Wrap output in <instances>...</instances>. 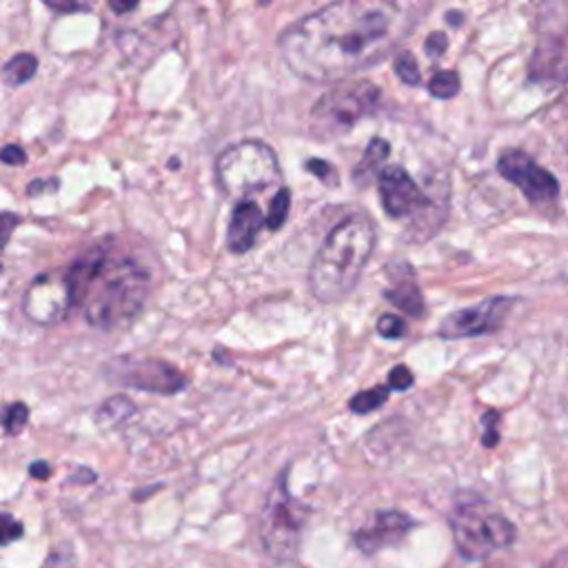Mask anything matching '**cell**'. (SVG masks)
<instances>
[{
    "instance_id": "cell-24",
    "label": "cell",
    "mask_w": 568,
    "mask_h": 568,
    "mask_svg": "<svg viewBox=\"0 0 568 568\" xmlns=\"http://www.w3.org/2000/svg\"><path fill=\"white\" fill-rule=\"evenodd\" d=\"M27 419H29V408H27L24 404H20V402L9 404V406L4 408V413H2V426H4V430L11 433V435L20 433V430L24 428Z\"/></svg>"
},
{
    "instance_id": "cell-11",
    "label": "cell",
    "mask_w": 568,
    "mask_h": 568,
    "mask_svg": "<svg viewBox=\"0 0 568 568\" xmlns=\"http://www.w3.org/2000/svg\"><path fill=\"white\" fill-rule=\"evenodd\" d=\"M510 306H513L510 297H488L479 304L459 308L444 317V322L439 324V335L446 339H459V337L490 333L501 324Z\"/></svg>"
},
{
    "instance_id": "cell-28",
    "label": "cell",
    "mask_w": 568,
    "mask_h": 568,
    "mask_svg": "<svg viewBox=\"0 0 568 568\" xmlns=\"http://www.w3.org/2000/svg\"><path fill=\"white\" fill-rule=\"evenodd\" d=\"M413 384V373L408 366H395L390 373H388V386L395 388V390H406L408 386Z\"/></svg>"
},
{
    "instance_id": "cell-36",
    "label": "cell",
    "mask_w": 568,
    "mask_h": 568,
    "mask_svg": "<svg viewBox=\"0 0 568 568\" xmlns=\"http://www.w3.org/2000/svg\"><path fill=\"white\" fill-rule=\"evenodd\" d=\"M464 20V16L459 11H448V22L450 24H459Z\"/></svg>"
},
{
    "instance_id": "cell-15",
    "label": "cell",
    "mask_w": 568,
    "mask_h": 568,
    "mask_svg": "<svg viewBox=\"0 0 568 568\" xmlns=\"http://www.w3.org/2000/svg\"><path fill=\"white\" fill-rule=\"evenodd\" d=\"M264 222H266V217L257 202H253V200L235 202V209H233V215L229 222V233H226L229 248L233 253H246L255 244L257 233Z\"/></svg>"
},
{
    "instance_id": "cell-23",
    "label": "cell",
    "mask_w": 568,
    "mask_h": 568,
    "mask_svg": "<svg viewBox=\"0 0 568 568\" xmlns=\"http://www.w3.org/2000/svg\"><path fill=\"white\" fill-rule=\"evenodd\" d=\"M133 408H135V406H133L126 397L118 395V397H111L109 402H104V404L98 408L95 417L106 419V422H120L122 417L131 415V413H133Z\"/></svg>"
},
{
    "instance_id": "cell-25",
    "label": "cell",
    "mask_w": 568,
    "mask_h": 568,
    "mask_svg": "<svg viewBox=\"0 0 568 568\" xmlns=\"http://www.w3.org/2000/svg\"><path fill=\"white\" fill-rule=\"evenodd\" d=\"M22 535H24L22 524L9 513H0V546H7L11 541L20 539Z\"/></svg>"
},
{
    "instance_id": "cell-18",
    "label": "cell",
    "mask_w": 568,
    "mask_h": 568,
    "mask_svg": "<svg viewBox=\"0 0 568 568\" xmlns=\"http://www.w3.org/2000/svg\"><path fill=\"white\" fill-rule=\"evenodd\" d=\"M36 69H38L36 55H31V53H27V51H20V53H16L9 62H4L2 75H4V82H7V84L18 87V84L31 80L33 73H36Z\"/></svg>"
},
{
    "instance_id": "cell-3",
    "label": "cell",
    "mask_w": 568,
    "mask_h": 568,
    "mask_svg": "<svg viewBox=\"0 0 568 568\" xmlns=\"http://www.w3.org/2000/svg\"><path fill=\"white\" fill-rule=\"evenodd\" d=\"M373 246L375 224L366 213L357 211L339 220L311 262V293L326 304L344 300L355 288Z\"/></svg>"
},
{
    "instance_id": "cell-16",
    "label": "cell",
    "mask_w": 568,
    "mask_h": 568,
    "mask_svg": "<svg viewBox=\"0 0 568 568\" xmlns=\"http://www.w3.org/2000/svg\"><path fill=\"white\" fill-rule=\"evenodd\" d=\"M390 144L384 138H373L359 160V164L353 169V180L357 184H366L373 180V175L382 173V162L388 158Z\"/></svg>"
},
{
    "instance_id": "cell-22",
    "label": "cell",
    "mask_w": 568,
    "mask_h": 568,
    "mask_svg": "<svg viewBox=\"0 0 568 568\" xmlns=\"http://www.w3.org/2000/svg\"><path fill=\"white\" fill-rule=\"evenodd\" d=\"M393 69L397 73V78L410 87L419 84L422 82V75H419V64L415 60V55L410 51H399L395 53L393 58Z\"/></svg>"
},
{
    "instance_id": "cell-17",
    "label": "cell",
    "mask_w": 568,
    "mask_h": 568,
    "mask_svg": "<svg viewBox=\"0 0 568 568\" xmlns=\"http://www.w3.org/2000/svg\"><path fill=\"white\" fill-rule=\"evenodd\" d=\"M384 297L390 300L397 308H402L404 313H408L413 317L424 315V297H422L419 286L413 280H399L395 286L384 291Z\"/></svg>"
},
{
    "instance_id": "cell-29",
    "label": "cell",
    "mask_w": 568,
    "mask_h": 568,
    "mask_svg": "<svg viewBox=\"0 0 568 568\" xmlns=\"http://www.w3.org/2000/svg\"><path fill=\"white\" fill-rule=\"evenodd\" d=\"M0 160H2L4 164L20 166V164L27 162V155H24V151H22L18 144H9V146L0 149Z\"/></svg>"
},
{
    "instance_id": "cell-19",
    "label": "cell",
    "mask_w": 568,
    "mask_h": 568,
    "mask_svg": "<svg viewBox=\"0 0 568 568\" xmlns=\"http://www.w3.org/2000/svg\"><path fill=\"white\" fill-rule=\"evenodd\" d=\"M386 399H388V388H386V386H375V388L362 390V393H357L355 397H351L348 406H351L353 413L364 415V413H371V410L379 408Z\"/></svg>"
},
{
    "instance_id": "cell-13",
    "label": "cell",
    "mask_w": 568,
    "mask_h": 568,
    "mask_svg": "<svg viewBox=\"0 0 568 568\" xmlns=\"http://www.w3.org/2000/svg\"><path fill=\"white\" fill-rule=\"evenodd\" d=\"M410 528H413V519L406 513L379 510L355 530L353 541L364 555H373V552H379L382 548L399 544Z\"/></svg>"
},
{
    "instance_id": "cell-6",
    "label": "cell",
    "mask_w": 568,
    "mask_h": 568,
    "mask_svg": "<svg viewBox=\"0 0 568 568\" xmlns=\"http://www.w3.org/2000/svg\"><path fill=\"white\" fill-rule=\"evenodd\" d=\"M379 102V89L373 82H353L326 91L311 109L308 129L320 140L344 135L357 120L373 113Z\"/></svg>"
},
{
    "instance_id": "cell-21",
    "label": "cell",
    "mask_w": 568,
    "mask_h": 568,
    "mask_svg": "<svg viewBox=\"0 0 568 568\" xmlns=\"http://www.w3.org/2000/svg\"><path fill=\"white\" fill-rule=\"evenodd\" d=\"M288 209H291V193H288L286 186H280L277 193L271 200V206H268V213H266V226L271 231H277L286 222Z\"/></svg>"
},
{
    "instance_id": "cell-33",
    "label": "cell",
    "mask_w": 568,
    "mask_h": 568,
    "mask_svg": "<svg viewBox=\"0 0 568 568\" xmlns=\"http://www.w3.org/2000/svg\"><path fill=\"white\" fill-rule=\"evenodd\" d=\"M29 473H31L36 479H44V477L51 475V468H49L44 462H33L31 468H29Z\"/></svg>"
},
{
    "instance_id": "cell-35",
    "label": "cell",
    "mask_w": 568,
    "mask_h": 568,
    "mask_svg": "<svg viewBox=\"0 0 568 568\" xmlns=\"http://www.w3.org/2000/svg\"><path fill=\"white\" fill-rule=\"evenodd\" d=\"M47 7H51L53 11H78V9H82L80 4H53V2H47Z\"/></svg>"
},
{
    "instance_id": "cell-10",
    "label": "cell",
    "mask_w": 568,
    "mask_h": 568,
    "mask_svg": "<svg viewBox=\"0 0 568 568\" xmlns=\"http://www.w3.org/2000/svg\"><path fill=\"white\" fill-rule=\"evenodd\" d=\"M69 306H73V302L64 271L38 275L29 284L22 304L24 315L38 324L60 322L67 315Z\"/></svg>"
},
{
    "instance_id": "cell-20",
    "label": "cell",
    "mask_w": 568,
    "mask_h": 568,
    "mask_svg": "<svg viewBox=\"0 0 568 568\" xmlns=\"http://www.w3.org/2000/svg\"><path fill=\"white\" fill-rule=\"evenodd\" d=\"M428 91L435 98L448 100L453 95L459 93V75L457 71H437L433 73V78L428 80Z\"/></svg>"
},
{
    "instance_id": "cell-9",
    "label": "cell",
    "mask_w": 568,
    "mask_h": 568,
    "mask_svg": "<svg viewBox=\"0 0 568 568\" xmlns=\"http://www.w3.org/2000/svg\"><path fill=\"white\" fill-rule=\"evenodd\" d=\"M497 171L535 204L550 202L559 193L557 178L524 151H504L497 160Z\"/></svg>"
},
{
    "instance_id": "cell-31",
    "label": "cell",
    "mask_w": 568,
    "mask_h": 568,
    "mask_svg": "<svg viewBox=\"0 0 568 568\" xmlns=\"http://www.w3.org/2000/svg\"><path fill=\"white\" fill-rule=\"evenodd\" d=\"M481 419H484V424H486V430H484V444H486V446H495V444H497V439H499V433L495 430V424H493V422L497 419V415H495V413H486Z\"/></svg>"
},
{
    "instance_id": "cell-1",
    "label": "cell",
    "mask_w": 568,
    "mask_h": 568,
    "mask_svg": "<svg viewBox=\"0 0 568 568\" xmlns=\"http://www.w3.org/2000/svg\"><path fill=\"white\" fill-rule=\"evenodd\" d=\"M422 9L382 0L331 2L291 24L280 38V51L302 80L335 82L393 53Z\"/></svg>"
},
{
    "instance_id": "cell-7",
    "label": "cell",
    "mask_w": 568,
    "mask_h": 568,
    "mask_svg": "<svg viewBox=\"0 0 568 568\" xmlns=\"http://www.w3.org/2000/svg\"><path fill=\"white\" fill-rule=\"evenodd\" d=\"M306 513V506L288 495L282 475L273 484L260 515V539L271 557L282 559L295 552L297 535L302 530Z\"/></svg>"
},
{
    "instance_id": "cell-12",
    "label": "cell",
    "mask_w": 568,
    "mask_h": 568,
    "mask_svg": "<svg viewBox=\"0 0 568 568\" xmlns=\"http://www.w3.org/2000/svg\"><path fill=\"white\" fill-rule=\"evenodd\" d=\"M377 189L382 206L390 217H408L428 202L417 182L397 164L382 169L377 175Z\"/></svg>"
},
{
    "instance_id": "cell-34",
    "label": "cell",
    "mask_w": 568,
    "mask_h": 568,
    "mask_svg": "<svg viewBox=\"0 0 568 568\" xmlns=\"http://www.w3.org/2000/svg\"><path fill=\"white\" fill-rule=\"evenodd\" d=\"M109 7L115 11V13H124V11H133L135 7H138V2L135 0H131V2H109Z\"/></svg>"
},
{
    "instance_id": "cell-14",
    "label": "cell",
    "mask_w": 568,
    "mask_h": 568,
    "mask_svg": "<svg viewBox=\"0 0 568 568\" xmlns=\"http://www.w3.org/2000/svg\"><path fill=\"white\" fill-rule=\"evenodd\" d=\"M530 78L555 82L568 78V36L546 33L539 38L530 60Z\"/></svg>"
},
{
    "instance_id": "cell-5",
    "label": "cell",
    "mask_w": 568,
    "mask_h": 568,
    "mask_svg": "<svg viewBox=\"0 0 568 568\" xmlns=\"http://www.w3.org/2000/svg\"><path fill=\"white\" fill-rule=\"evenodd\" d=\"M455 548L468 561L486 559L515 541V526L499 510L486 504H459L450 517Z\"/></svg>"
},
{
    "instance_id": "cell-27",
    "label": "cell",
    "mask_w": 568,
    "mask_h": 568,
    "mask_svg": "<svg viewBox=\"0 0 568 568\" xmlns=\"http://www.w3.org/2000/svg\"><path fill=\"white\" fill-rule=\"evenodd\" d=\"M306 169H308L311 173H315L324 184H331V186H335V184H337V171H335V166H333V164H328L326 160L311 158V160L306 162Z\"/></svg>"
},
{
    "instance_id": "cell-8",
    "label": "cell",
    "mask_w": 568,
    "mask_h": 568,
    "mask_svg": "<svg viewBox=\"0 0 568 568\" xmlns=\"http://www.w3.org/2000/svg\"><path fill=\"white\" fill-rule=\"evenodd\" d=\"M109 377L122 386L162 395L180 393L186 386V377L175 366L151 357H118L109 364Z\"/></svg>"
},
{
    "instance_id": "cell-26",
    "label": "cell",
    "mask_w": 568,
    "mask_h": 568,
    "mask_svg": "<svg viewBox=\"0 0 568 568\" xmlns=\"http://www.w3.org/2000/svg\"><path fill=\"white\" fill-rule=\"evenodd\" d=\"M377 333L382 335V337H388V339H397V337H402L404 333H406V322L402 320V317H397V315H382L379 320H377Z\"/></svg>"
},
{
    "instance_id": "cell-2",
    "label": "cell",
    "mask_w": 568,
    "mask_h": 568,
    "mask_svg": "<svg viewBox=\"0 0 568 568\" xmlns=\"http://www.w3.org/2000/svg\"><path fill=\"white\" fill-rule=\"evenodd\" d=\"M71 302L102 331L122 328L138 317L151 291L149 271L126 253L95 246L67 271Z\"/></svg>"
},
{
    "instance_id": "cell-4",
    "label": "cell",
    "mask_w": 568,
    "mask_h": 568,
    "mask_svg": "<svg viewBox=\"0 0 568 568\" xmlns=\"http://www.w3.org/2000/svg\"><path fill=\"white\" fill-rule=\"evenodd\" d=\"M215 175L222 193L233 202H242L275 186L282 171L275 151L266 142L242 140L217 155Z\"/></svg>"
},
{
    "instance_id": "cell-30",
    "label": "cell",
    "mask_w": 568,
    "mask_h": 568,
    "mask_svg": "<svg viewBox=\"0 0 568 568\" xmlns=\"http://www.w3.org/2000/svg\"><path fill=\"white\" fill-rule=\"evenodd\" d=\"M446 44H448L446 36H444V33H439V31H435V33H430V36H428V40L424 42V49H426V53H430L433 58H437V55H442V53H444Z\"/></svg>"
},
{
    "instance_id": "cell-32",
    "label": "cell",
    "mask_w": 568,
    "mask_h": 568,
    "mask_svg": "<svg viewBox=\"0 0 568 568\" xmlns=\"http://www.w3.org/2000/svg\"><path fill=\"white\" fill-rule=\"evenodd\" d=\"M18 224V217L16 215H0V248L4 246V242L9 240L11 235V229Z\"/></svg>"
}]
</instances>
